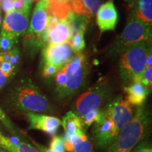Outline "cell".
<instances>
[{"label": "cell", "mask_w": 152, "mask_h": 152, "mask_svg": "<svg viewBox=\"0 0 152 152\" xmlns=\"http://www.w3.org/2000/svg\"><path fill=\"white\" fill-rule=\"evenodd\" d=\"M151 126L150 113L147 106H138L132 118L118 133L107 152H132L145 140Z\"/></svg>", "instance_id": "6da1fadb"}, {"label": "cell", "mask_w": 152, "mask_h": 152, "mask_svg": "<svg viewBox=\"0 0 152 152\" xmlns=\"http://www.w3.org/2000/svg\"><path fill=\"white\" fill-rule=\"evenodd\" d=\"M9 102L13 109L23 113L52 112L48 99L30 78L16 82L9 93Z\"/></svg>", "instance_id": "7a4b0ae2"}, {"label": "cell", "mask_w": 152, "mask_h": 152, "mask_svg": "<svg viewBox=\"0 0 152 152\" xmlns=\"http://www.w3.org/2000/svg\"><path fill=\"white\" fill-rule=\"evenodd\" d=\"M151 52V39H149L131 45L123 53L119 63V71L121 80L125 86L134 82H141L146 61Z\"/></svg>", "instance_id": "3957f363"}, {"label": "cell", "mask_w": 152, "mask_h": 152, "mask_svg": "<svg viewBox=\"0 0 152 152\" xmlns=\"http://www.w3.org/2000/svg\"><path fill=\"white\" fill-rule=\"evenodd\" d=\"M66 73V82L56 96L59 99H67L78 93L86 84L89 73L88 61L86 55L77 53L63 67Z\"/></svg>", "instance_id": "277c9868"}, {"label": "cell", "mask_w": 152, "mask_h": 152, "mask_svg": "<svg viewBox=\"0 0 152 152\" xmlns=\"http://www.w3.org/2000/svg\"><path fill=\"white\" fill-rule=\"evenodd\" d=\"M111 92L109 80L101 77L77 98L74 102L73 112L81 118L91 110L102 109L110 99Z\"/></svg>", "instance_id": "5b68a950"}, {"label": "cell", "mask_w": 152, "mask_h": 152, "mask_svg": "<svg viewBox=\"0 0 152 152\" xmlns=\"http://www.w3.org/2000/svg\"><path fill=\"white\" fill-rule=\"evenodd\" d=\"M149 39H151V24L139 20L131 13L123 33L110 46L109 54L111 56L116 57L123 54L131 45Z\"/></svg>", "instance_id": "8992f818"}, {"label": "cell", "mask_w": 152, "mask_h": 152, "mask_svg": "<svg viewBox=\"0 0 152 152\" xmlns=\"http://www.w3.org/2000/svg\"><path fill=\"white\" fill-rule=\"evenodd\" d=\"M48 0H38L30 20V27L26 31L23 45L27 50L36 52L45 46L43 35L48 21Z\"/></svg>", "instance_id": "52a82bcc"}, {"label": "cell", "mask_w": 152, "mask_h": 152, "mask_svg": "<svg viewBox=\"0 0 152 152\" xmlns=\"http://www.w3.org/2000/svg\"><path fill=\"white\" fill-rule=\"evenodd\" d=\"M102 111L104 115L111 120L118 134L132 118L134 109L122 94H120L108 101Z\"/></svg>", "instance_id": "ba28073f"}, {"label": "cell", "mask_w": 152, "mask_h": 152, "mask_svg": "<svg viewBox=\"0 0 152 152\" xmlns=\"http://www.w3.org/2000/svg\"><path fill=\"white\" fill-rule=\"evenodd\" d=\"M72 35L73 30L67 18L58 20L49 15L47 26L43 35L45 46L70 42Z\"/></svg>", "instance_id": "9c48e42d"}, {"label": "cell", "mask_w": 152, "mask_h": 152, "mask_svg": "<svg viewBox=\"0 0 152 152\" xmlns=\"http://www.w3.org/2000/svg\"><path fill=\"white\" fill-rule=\"evenodd\" d=\"M92 133L95 146L99 149L109 147L118 136L111 120L103 113L102 118L93 124Z\"/></svg>", "instance_id": "30bf717a"}, {"label": "cell", "mask_w": 152, "mask_h": 152, "mask_svg": "<svg viewBox=\"0 0 152 152\" xmlns=\"http://www.w3.org/2000/svg\"><path fill=\"white\" fill-rule=\"evenodd\" d=\"M73 56V50L70 42L45 46L42 51L43 63L53 64L58 70L69 61Z\"/></svg>", "instance_id": "8fae6325"}, {"label": "cell", "mask_w": 152, "mask_h": 152, "mask_svg": "<svg viewBox=\"0 0 152 152\" xmlns=\"http://www.w3.org/2000/svg\"><path fill=\"white\" fill-rule=\"evenodd\" d=\"M24 114L29 122V129L42 131L49 135H55L61 125V121L52 115L31 112Z\"/></svg>", "instance_id": "7c38bea8"}, {"label": "cell", "mask_w": 152, "mask_h": 152, "mask_svg": "<svg viewBox=\"0 0 152 152\" xmlns=\"http://www.w3.org/2000/svg\"><path fill=\"white\" fill-rule=\"evenodd\" d=\"M28 11H14L6 14L3 22V30L10 33L18 38L26 34L29 23Z\"/></svg>", "instance_id": "4fadbf2b"}, {"label": "cell", "mask_w": 152, "mask_h": 152, "mask_svg": "<svg viewBox=\"0 0 152 152\" xmlns=\"http://www.w3.org/2000/svg\"><path fill=\"white\" fill-rule=\"evenodd\" d=\"M118 20V14L113 4V0H108L100 6L96 12V24L101 33L114 30Z\"/></svg>", "instance_id": "5bb4252c"}, {"label": "cell", "mask_w": 152, "mask_h": 152, "mask_svg": "<svg viewBox=\"0 0 152 152\" xmlns=\"http://www.w3.org/2000/svg\"><path fill=\"white\" fill-rule=\"evenodd\" d=\"M124 92L125 100L131 105L137 107L144 105L150 93L141 82H134L125 86Z\"/></svg>", "instance_id": "9a60e30c"}, {"label": "cell", "mask_w": 152, "mask_h": 152, "mask_svg": "<svg viewBox=\"0 0 152 152\" xmlns=\"http://www.w3.org/2000/svg\"><path fill=\"white\" fill-rule=\"evenodd\" d=\"M102 0H71V10L78 16L91 18L96 14Z\"/></svg>", "instance_id": "2e32d148"}, {"label": "cell", "mask_w": 152, "mask_h": 152, "mask_svg": "<svg viewBox=\"0 0 152 152\" xmlns=\"http://www.w3.org/2000/svg\"><path fill=\"white\" fill-rule=\"evenodd\" d=\"M61 125L66 132L72 135L85 133L80 118L73 111H68L63 117Z\"/></svg>", "instance_id": "e0dca14e"}, {"label": "cell", "mask_w": 152, "mask_h": 152, "mask_svg": "<svg viewBox=\"0 0 152 152\" xmlns=\"http://www.w3.org/2000/svg\"><path fill=\"white\" fill-rule=\"evenodd\" d=\"M71 0H48V14L58 20L67 18L71 12Z\"/></svg>", "instance_id": "ac0fdd59"}, {"label": "cell", "mask_w": 152, "mask_h": 152, "mask_svg": "<svg viewBox=\"0 0 152 152\" xmlns=\"http://www.w3.org/2000/svg\"><path fill=\"white\" fill-rule=\"evenodd\" d=\"M132 13L139 20L151 24L152 0H137Z\"/></svg>", "instance_id": "d6986e66"}, {"label": "cell", "mask_w": 152, "mask_h": 152, "mask_svg": "<svg viewBox=\"0 0 152 152\" xmlns=\"http://www.w3.org/2000/svg\"><path fill=\"white\" fill-rule=\"evenodd\" d=\"M71 140L74 144L72 152H94L93 144L86 133L71 135Z\"/></svg>", "instance_id": "ffe728a7"}, {"label": "cell", "mask_w": 152, "mask_h": 152, "mask_svg": "<svg viewBox=\"0 0 152 152\" xmlns=\"http://www.w3.org/2000/svg\"><path fill=\"white\" fill-rule=\"evenodd\" d=\"M18 39L13 34L1 30L0 33V54L9 52L16 47Z\"/></svg>", "instance_id": "44dd1931"}, {"label": "cell", "mask_w": 152, "mask_h": 152, "mask_svg": "<svg viewBox=\"0 0 152 152\" xmlns=\"http://www.w3.org/2000/svg\"><path fill=\"white\" fill-rule=\"evenodd\" d=\"M102 109H94L87 112L84 116L80 118L85 131H86L87 129L92 126L94 123L98 121L102 118Z\"/></svg>", "instance_id": "7402d4cb"}, {"label": "cell", "mask_w": 152, "mask_h": 152, "mask_svg": "<svg viewBox=\"0 0 152 152\" xmlns=\"http://www.w3.org/2000/svg\"><path fill=\"white\" fill-rule=\"evenodd\" d=\"M20 59V52L18 47H15L9 52L0 54V60H4L10 62L12 66L17 69Z\"/></svg>", "instance_id": "603a6c76"}, {"label": "cell", "mask_w": 152, "mask_h": 152, "mask_svg": "<svg viewBox=\"0 0 152 152\" xmlns=\"http://www.w3.org/2000/svg\"><path fill=\"white\" fill-rule=\"evenodd\" d=\"M84 32L78 31L73 33L70 40V43L73 49V52L75 54L80 53L85 47V42L84 38Z\"/></svg>", "instance_id": "cb8c5ba5"}, {"label": "cell", "mask_w": 152, "mask_h": 152, "mask_svg": "<svg viewBox=\"0 0 152 152\" xmlns=\"http://www.w3.org/2000/svg\"><path fill=\"white\" fill-rule=\"evenodd\" d=\"M49 149L58 152H66L64 148V139L61 136L54 135L49 142Z\"/></svg>", "instance_id": "d4e9b609"}, {"label": "cell", "mask_w": 152, "mask_h": 152, "mask_svg": "<svg viewBox=\"0 0 152 152\" xmlns=\"http://www.w3.org/2000/svg\"><path fill=\"white\" fill-rule=\"evenodd\" d=\"M9 152H39L35 147L26 143V142H20L18 144H13L12 147L9 149Z\"/></svg>", "instance_id": "484cf974"}, {"label": "cell", "mask_w": 152, "mask_h": 152, "mask_svg": "<svg viewBox=\"0 0 152 152\" xmlns=\"http://www.w3.org/2000/svg\"><path fill=\"white\" fill-rule=\"evenodd\" d=\"M0 70L4 74L6 77L11 78L16 73V70L10 62L4 60H0Z\"/></svg>", "instance_id": "4316f807"}, {"label": "cell", "mask_w": 152, "mask_h": 152, "mask_svg": "<svg viewBox=\"0 0 152 152\" xmlns=\"http://www.w3.org/2000/svg\"><path fill=\"white\" fill-rule=\"evenodd\" d=\"M0 121L3 123V125L8 129L9 132L11 134L14 136H18V132H17L16 129L15 128V126L13 124V123L10 121V119L7 117V115H6L4 112L3 111V110L1 109V108L0 107Z\"/></svg>", "instance_id": "83f0119b"}, {"label": "cell", "mask_w": 152, "mask_h": 152, "mask_svg": "<svg viewBox=\"0 0 152 152\" xmlns=\"http://www.w3.org/2000/svg\"><path fill=\"white\" fill-rule=\"evenodd\" d=\"M58 71L59 70L53 64H49V63H43L42 76L44 78H51L54 77Z\"/></svg>", "instance_id": "f1b7e54d"}, {"label": "cell", "mask_w": 152, "mask_h": 152, "mask_svg": "<svg viewBox=\"0 0 152 152\" xmlns=\"http://www.w3.org/2000/svg\"><path fill=\"white\" fill-rule=\"evenodd\" d=\"M141 83L151 92L152 87V67L145 68L142 77Z\"/></svg>", "instance_id": "f546056e"}, {"label": "cell", "mask_w": 152, "mask_h": 152, "mask_svg": "<svg viewBox=\"0 0 152 152\" xmlns=\"http://www.w3.org/2000/svg\"><path fill=\"white\" fill-rule=\"evenodd\" d=\"M0 9H2L6 14L15 11L13 0H0Z\"/></svg>", "instance_id": "4dcf8cb0"}, {"label": "cell", "mask_w": 152, "mask_h": 152, "mask_svg": "<svg viewBox=\"0 0 152 152\" xmlns=\"http://www.w3.org/2000/svg\"><path fill=\"white\" fill-rule=\"evenodd\" d=\"M132 152H152V149L149 142L143 141L135 147Z\"/></svg>", "instance_id": "1f68e13d"}, {"label": "cell", "mask_w": 152, "mask_h": 152, "mask_svg": "<svg viewBox=\"0 0 152 152\" xmlns=\"http://www.w3.org/2000/svg\"><path fill=\"white\" fill-rule=\"evenodd\" d=\"M13 144H14V143L9 138L4 136L1 134V132H0V147H1L3 149H4L9 151V150L12 147Z\"/></svg>", "instance_id": "d6a6232c"}, {"label": "cell", "mask_w": 152, "mask_h": 152, "mask_svg": "<svg viewBox=\"0 0 152 152\" xmlns=\"http://www.w3.org/2000/svg\"><path fill=\"white\" fill-rule=\"evenodd\" d=\"M33 144L36 149H38V151H39V152H58V151H54V150L49 149V148L45 147V146L42 145V144H40L37 143L36 142H33Z\"/></svg>", "instance_id": "836d02e7"}, {"label": "cell", "mask_w": 152, "mask_h": 152, "mask_svg": "<svg viewBox=\"0 0 152 152\" xmlns=\"http://www.w3.org/2000/svg\"><path fill=\"white\" fill-rule=\"evenodd\" d=\"M9 80V78L6 77L4 74L2 72H1V70H0V90L5 86L6 84L8 83Z\"/></svg>", "instance_id": "e575fe53"}, {"label": "cell", "mask_w": 152, "mask_h": 152, "mask_svg": "<svg viewBox=\"0 0 152 152\" xmlns=\"http://www.w3.org/2000/svg\"><path fill=\"white\" fill-rule=\"evenodd\" d=\"M152 66V54L151 52L148 55L147 61H146V65H145V68H151Z\"/></svg>", "instance_id": "d590c367"}, {"label": "cell", "mask_w": 152, "mask_h": 152, "mask_svg": "<svg viewBox=\"0 0 152 152\" xmlns=\"http://www.w3.org/2000/svg\"><path fill=\"white\" fill-rule=\"evenodd\" d=\"M24 3V4L26 6V7H29V8H31L32 4L35 0H21Z\"/></svg>", "instance_id": "8d00e7d4"}, {"label": "cell", "mask_w": 152, "mask_h": 152, "mask_svg": "<svg viewBox=\"0 0 152 152\" xmlns=\"http://www.w3.org/2000/svg\"><path fill=\"white\" fill-rule=\"evenodd\" d=\"M1 23V9H0V25Z\"/></svg>", "instance_id": "74e56055"}, {"label": "cell", "mask_w": 152, "mask_h": 152, "mask_svg": "<svg viewBox=\"0 0 152 152\" xmlns=\"http://www.w3.org/2000/svg\"><path fill=\"white\" fill-rule=\"evenodd\" d=\"M125 1H127V2H132V1H134V0H125Z\"/></svg>", "instance_id": "f35d334b"}]
</instances>
